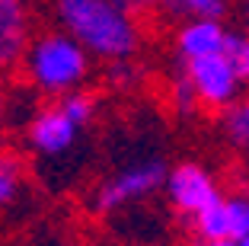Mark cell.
<instances>
[{
	"mask_svg": "<svg viewBox=\"0 0 249 246\" xmlns=\"http://www.w3.org/2000/svg\"><path fill=\"white\" fill-rule=\"evenodd\" d=\"M112 3H118V7H124V10H131V13L144 10V7H141V0H112Z\"/></svg>",
	"mask_w": 249,
	"mask_h": 246,
	"instance_id": "obj_16",
	"label": "cell"
},
{
	"mask_svg": "<svg viewBox=\"0 0 249 246\" xmlns=\"http://www.w3.org/2000/svg\"><path fill=\"white\" fill-rule=\"evenodd\" d=\"M185 80H189L195 102L205 109H224L240 96L243 83L236 77V71L230 67V61L224 58V51H211V55H201V58L192 61H179Z\"/></svg>",
	"mask_w": 249,
	"mask_h": 246,
	"instance_id": "obj_4",
	"label": "cell"
},
{
	"mask_svg": "<svg viewBox=\"0 0 249 246\" xmlns=\"http://www.w3.org/2000/svg\"><path fill=\"white\" fill-rule=\"evenodd\" d=\"M224 217H227V246H240L249 237V192L220 195Z\"/></svg>",
	"mask_w": 249,
	"mask_h": 246,
	"instance_id": "obj_9",
	"label": "cell"
},
{
	"mask_svg": "<svg viewBox=\"0 0 249 246\" xmlns=\"http://www.w3.org/2000/svg\"><path fill=\"white\" fill-rule=\"evenodd\" d=\"M0 106H3V96H0Z\"/></svg>",
	"mask_w": 249,
	"mask_h": 246,
	"instance_id": "obj_20",
	"label": "cell"
},
{
	"mask_svg": "<svg viewBox=\"0 0 249 246\" xmlns=\"http://www.w3.org/2000/svg\"><path fill=\"white\" fill-rule=\"evenodd\" d=\"M150 3H154V0H141V7H150Z\"/></svg>",
	"mask_w": 249,
	"mask_h": 246,
	"instance_id": "obj_18",
	"label": "cell"
},
{
	"mask_svg": "<svg viewBox=\"0 0 249 246\" xmlns=\"http://www.w3.org/2000/svg\"><path fill=\"white\" fill-rule=\"evenodd\" d=\"M163 189H166L169 208L179 217H185V221L220 195L214 173L208 167H201V163H179V167L166 170Z\"/></svg>",
	"mask_w": 249,
	"mask_h": 246,
	"instance_id": "obj_6",
	"label": "cell"
},
{
	"mask_svg": "<svg viewBox=\"0 0 249 246\" xmlns=\"http://www.w3.org/2000/svg\"><path fill=\"white\" fill-rule=\"evenodd\" d=\"M173 106H176L182 115H189V112H195V109H198L195 93H192V87H189V80H185L182 67L173 74Z\"/></svg>",
	"mask_w": 249,
	"mask_h": 246,
	"instance_id": "obj_15",
	"label": "cell"
},
{
	"mask_svg": "<svg viewBox=\"0 0 249 246\" xmlns=\"http://www.w3.org/2000/svg\"><path fill=\"white\" fill-rule=\"evenodd\" d=\"M220 51H224V58L230 61V67L236 71L240 83L246 87L249 83V32L246 29H227L224 32Z\"/></svg>",
	"mask_w": 249,
	"mask_h": 246,
	"instance_id": "obj_12",
	"label": "cell"
},
{
	"mask_svg": "<svg viewBox=\"0 0 249 246\" xmlns=\"http://www.w3.org/2000/svg\"><path fill=\"white\" fill-rule=\"evenodd\" d=\"M19 64L36 93L48 96V99H58V96L87 83L89 51L64 29L42 32V36L29 38Z\"/></svg>",
	"mask_w": 249,
	"mask_h": 246,
	"instance_id": "obj_2",
	"label": "cell"
},
{
	"mask_svg": "<svg viewBox=\"0 0 249 246\" xmlns=\"http://www.w3.org/2000/svg\"><path fill=\"white\" fill-rule=\"evenodd\" d=\"M163 179H166V163L160 157L122 163L93 192V211L96 214H118V211L131 208V205L150 198L154 192H160Z\"/></svg>",
	"mask_w": 249,
	"mask_h": 246,
	"instance_id": "obj_3",
	"label": "cell"
},
{
	"mask_svg": "<svg viewBox=\"0 0 249 246\" xmlns=\"http://www.w3.org/2000/svg\"><path fill=\"white\" fill-rule=\"evenodd\" d=\"M29 45V0H0V71H13Z\"/></svg>",
	"mask_w": 249,
	"mask_h": 246,
	"instance_id": "obj_8",
	"label": "cell"
},
{
	"mask_svg": "<svg viewBox=\"0 0 249 246\" xmlns=\"http://www.w3.org/2000/svg\"><path fill=\"white\" fill-rule=\"evenodd\" d=\"M220 134L236 147L249 144V96H236L230 106L220 109Z\"/></svg>",
	"mask_w": 249,
	"mask_h": 246,
	"instance_id": "obj_10",
	"label": "cell"
},
{
	"mask_svg": "<svg viewBox=\"0 0 249 246\" xmlns=\"http://www.w3.org/2000/svg\"><path fill=\"white\" fill-rule=\"evenodd\" d=\"M169 19H189V16H220L227 13V0H154Z\"/></svg>",
	"mask_w": 249,
	"mask_h": 246,
	"instance_id": "obj_11",
	"label": "cell"
},
{
	"mask_svg": "<svg viewBox=\"0 0 249 246\" xmlns=\"http://www.w3.org/2000/svg\"><path fill=\"white\" fill-rule=\"evenodd\" d=\"M224 32H227V26L220 16H189L173 36V55H176V61H192L220 51Z\"/></svg>",
	"mask_w": 249,
	"mask_h": 246,
	"instance_id": "obj_7",
	"label": "cell"
},
{
	"mask_svg": "<svg viewBox=\"0 0 249 246\" xmlns=\"http://www.w3.org/2000/svg\"><path fill=\"white\" fill-rule=\"evenodd\" d=\"M58 106L64 109V112H67V115H71L77 125H83V128H87V125L93 122V115H96V109H99V102H96L93 93H87L83 87H77V90H71V93L58 96Z\"/></svg>",
	"mask_w": 249,
	"mask_h": 246,
	"instance_id": "obj_14",
	"label": "cell"
},
{
	"mask_svg": "<svg viewBox=\"0 0 249 246\" xmlns=\"http://www.w3.org/2000/svg\"><path fill=\"white\" fill-rule=\"evenodd\" d=\"M246 170H249V144H246Z\"/></svg>",
	"mask_w": 249,
	"mask_h": 246,
	"instance_id": "obj_19",
	"label": "cell"
},
{
	"mask_svg": "<svg viewBox=\"0 0 249 246\" xmlns=\"http://www.w3.org/2000/svg\"><path fill=\"white\" fill-rule=\"evenodd\" d=\"M243 29H246V32H249V7H246V10H243Z\"/></svg>",
	"mask_w": 249,
	"mask_h": 246,
	"instance_id": "obj_17",
	"label": "cell"
},
{
	"mask_svg": "<svg viewBox=\"0 0 249 246\" xmlns=\"http://www.w3.org/2000/svg\"><path fill=\"white\" fill-rule=\"evenodd\" d=\"M22 179H26V167L16 153H3L0 151V208H7L19 198Z\"/></svg>",
	"mask_w": 249,
	"mask_h": 246,
	"instance_id": "obj_13",
	"label": "cell"
},
{
	"mask_svg": "<svg viewBox=\"0 0 249 246\" xmlns=\"http://www.w3.org/2000/svg\"><path fill=\"white\" fill-rule=\"evenodd\" d=\"M54 16L61 29L99 61L134 58L144 42L134 13L112 0H54Z\"/></svg>",
	"mask_w": 249,
	"mask_h": 246,
	"instance_id": "obj_1",
	"label": "cell"
},
{
	"mask_svg": "<svg viewBox=\"0 0 249 246\" xmlns=\"http://www.w3.org/2000/svg\"><path fill=\"white\" fill-rule=\"evenodd\" d=\"M83 125H77L61 106H48V109H36V115L26 122V141L36 151L38 160H64L73 153L77 141H80Z\"/></svg>",
	"mask_w": 249,
	"mask_h": 246,
	"instance_id": "obj_5",
	"label": "cell"
}]
</instances>
